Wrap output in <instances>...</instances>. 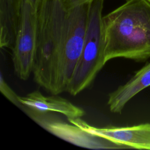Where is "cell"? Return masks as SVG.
Here are the masks:
<instances>
[{
  "mask_svg": "<svg viewBox=\"0 0 150 150\" xmlns=\"http://www.w3.org/2000/svg\"><path fill=\"white\" fill-rule=\"evenodd\" d=\"M19 99L25 110L42 114L57 112L67 119L81 118L85 114L83 109L67 100L56 96H45L39 90L33 91L25 96H19Z\"/></svg>",
  "mask_w": 150,
  "mask_h": 150,
  "instance_id": "cell-7",
  "label": "cell"
},
{
  "mask_svg": "<svg viewBox=\"0 0 150 150\" xmlns=\"http://www.w3.org/2000/svg\"><path fill=\"white\" fill-rule=\"evenodd\" d=\"M90 4L66 9L58 0H42L37 12L32 73L53 95L67 91L83 48Z\"/></svg>",
  "mask_w": 150,
  "mask_h": 150,
  "instance_id": "cell-1",
  "label": "cell"
},
{
  "mask_svg": "<svg viewBox=\"0 0 150 150\" xmlns=\"http://www.w3.org/2000/svg\"><path fill=\"white\" fill-rule=\"evenodd\" d=\"M104 58L144 62L150 58V3L128 0L103 16Z\"/></svg>",
  "mask_w": 150,
  "mask_h": 150,
  "instance_id": "cell-2",
  "label": "cell"
},
{
  "mask_svg": "<svg viewBox=\"0 0 150 150\" xmlns=\"http://www.w3.org/2000/svg\"><path fill=\"white\" fill-rule=\"evenodd\" d=\"M28 4H29L31 7L36 12H38L40 5L42 0H25Z\"/></svg>",
  "mask_w": 150,
  "mask_h": 150,
  "instance_id": "cell-12",
  "label": "cell"
},
{
  "mask_svg": "<svg viewBox=\"0 0 150 150\" xmlns=\"http://www.w3.org/2000/svg\"><path fill=\"white\" fill-rule=\"evenodd\" d=\"M66 9H71L83 3L82 0H58Z\"/></svg>",
  "mask_w": 150,
  "mask_h": 150,
  "instance_id": "cell-11",
  "label": "cell"
},
{
  "mask_svg": "<svg viewBox=\"0 0 150 150\" xmlns=\"http://www.w3.org/2000/svg\"><path fill=\"white\" fill-rule=\"evenodd\" d=\"M28 114L36 123L53 135L73 145L91 149H121L129 148L106 138L90 133L69 122L28 110Z\"/></svg>",
  "mask_w": 150,
  "mask_h": 150,
  "instance_id": "cell-5",
  "label": "cell"
},
{
  "mask_svg": "<svg viewBox=\"0 0 150 150\" xmlns=\"http://www.w3.org/2000/svg\"><path fill=\"white\" fill-rule=\"evenodd\" d=\"M94 1H95V0H82V2H83V4H84V3H88V4H90V3H91L92 2H93Z\"/></svg>",
  "mask_w": 150,
  "mask_h": 150,
  "instance_id": "cell-13",
  "label": "cell"
},
{
  "mask_svg": "<svg viewBox=\"0 0 150 150\" xmlns=\"http://www.w3.org/2000/svg\"><path fill=\"white\" fill-rule=\"evenodd\" d=\"M128 1V0H125V1ZM148 2H149L150 3V0H146Z\"/></svg>",
  "mask_w": 150,
  "mask_h": 150,
  "instance_id": "cell-14",
  "label": "cell"
},
{
  "mask_svg": "<svg viewBox=\"0 0 150 150\" xmlns=\"http://www.w3.org/2000/svg\"><path fill=\"white\" fill-rule=\"evenodd\" d=\"M67 121L90 133L122 144L129 148L150 149V123L129 127L98 128L90 125L81 118L67 119Z\"/></svg>",
  "mask_w": 150,
  "mask_h": 150,
  "instance_id": "cell-6",
  "label": "cell"
},
{
  "mask_svg": "<svg viewBox=\"0 0 150 150\" xmlns=\"http://www.w3.org/2000/svg\"><path fill=\"white\" fill-rule=\"evenodd\" d=\"M0 90L2 94L13 104L22 108V105L19 101V96H18L6 83L2 73H1L0 77Z\"/></svg>",
  "mask_w": 150,
  "mask_h": 150,
  "instance_id": "cell-10",
  "label": "cell"
},
{
  "mask_svg": "<svg viewBox=\"0 0 150 150\" xmlns=\"http://www.w3.org/2000/svg\"><path fill=\"white\" fill-rule=\"evenodd\" d=\"M22 0H0V43L12 46L16 35Z\"/></svg>",
  "mask_w": 150,
  "mask_h": 150,
  "instance_id": "cell-9",
  "label": "cell"
},
{
  "mask_svg": "<svg viewBox=\"0 0 150 150\" xmlns=\"http://www.w3.org/2000/svg\"><path fill=\"white\" fill-rule=\"evenodd\" d=\"M37 12L25 0L22 1L12 59L16 74L23 80H26L32 73L36 49Z\"/></svg>",
  "mask_w": 150,
  "mask_h": 150,
  "instance_id": "cell-4",
  "label": "cell"
},
{
  "mask_svg": "<svg viewBox=\"0 0 150 150\" xmlns=\"http://www.w3.org/2000/svg\"><path fill=\"white\" fill-rule=\"evenodd\" d=\"M150 86V62L137 71L125 84L109 93L107 105L111 112L121 114L125 105L140 91Z\"/></svg>",
  "mask_w": 150,
  "mask_h": 150,
  "instance_id": "cell-8",
  "label": "cell"
},
{
  "mask_svg": "<svg viewBox=\"0 0 150 150\" xmlns=\"http://www.w3.org/2000/svg\"><path fill=\"white\" fill-rule=\"evenodd\" d=\"M104 0L90 3L84 43L67 91L76 96L88 87L105 64V40L103 28Z\"/></svg>",
  "mask_w": 150,
  "mask_h": 150,
  "instance_id": "cell-3",
  "label": "cell"
}]
</instances>
